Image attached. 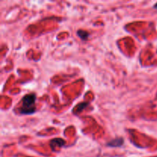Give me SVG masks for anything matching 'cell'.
I'll return each mask as SVG.
<instances>
[{"instance_id": "2", "label": "cell", "mask_w": 157, "mask_h": 157, "mask_svg": "<svg viewBox=\"0 0 157 157\" xmlns=\"http://www.w3.org/2000/svg\"><path fill=\"white\" fill-rule=\"evenodd\" d=\"M65 144L64 140L61 138H56V139L52 140L50 142V146L52 150H55V147H61Z\"/></svg>"}, {"instance_id": "1", "label": "cell", "mask_w": 157, "mask_h": 157, "mask_svg": "<svg viewBox=\"0 0 157 157\" xmlns=\"http://www.w3.org/2000/svg\"><path fill=\"white\" fill-rule=\"evenodd\" d=\"M35 95L34 94H28L23 98L22 100V107L21 109V113L25 114H30L35 112Z\"/></svg>"}, {"instance_id": "4", "label": "cell", "mask_w": 157, "mask_h": 157, "mask_svg": "<svg viewBox=\"0 0 157 157\" xmlns=\"http://www.w3.org/2000/svg\"><path fill=\"white\" fill-rule=\"evenodd\" d=\"M78 35L83 40H86L87 39L89 36V33L86 31H83V30H79L78 32Z\"/></svg>"}, {"instance_id": "5", "label": "cell", "mask_w": 157, "mask_h": 157, "mask_svg": "<svg viewBox=\"0 0 157 157\" xmlns=\"http://www.w3.org/2000/svg\"><path fill=\"white\" fill-rule=\"evenodd\" d=\"M154 8H155V9H157V3L154 6Z\"/></svg>"}, {"instance_id": "3", "label": "cell", "mask_w": 157, "mask_h": 157, "mask_svg": "<svg viewBox=\"0 0 157 157\" xmlns=\"http://www.w3.org/2000/svg\"><path fill=\"white\" fill-rule=\"evenodd\" d=\"M123 144H124V139L121 137H118L113 140L112 141H110V143H108V144H107V146L111 147H118L122 146Z\"/></svg>"}]
</instances>
